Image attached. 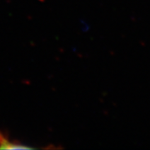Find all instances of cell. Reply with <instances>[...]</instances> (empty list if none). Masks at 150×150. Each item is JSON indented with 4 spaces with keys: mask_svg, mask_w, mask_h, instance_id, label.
Returning <instances> with one entry per match:
<instances>
[{
    "mask_svg": "<svg viewBox=\"0 0 150 150\" xmlns=\"http://www.w3.org/2000/svg\"><path fill=\"white\" fill-rule=\"evenodd\" d=\"M31 149L30 147H28L27 145H24L17 142L10 140L5 134L0 131V149Z\"/></svg>",
    "mask_w": 150,
    "mask_h": 150,
    "instance_id": "cell-1",
    "label": "cell"
}]
</instances>
